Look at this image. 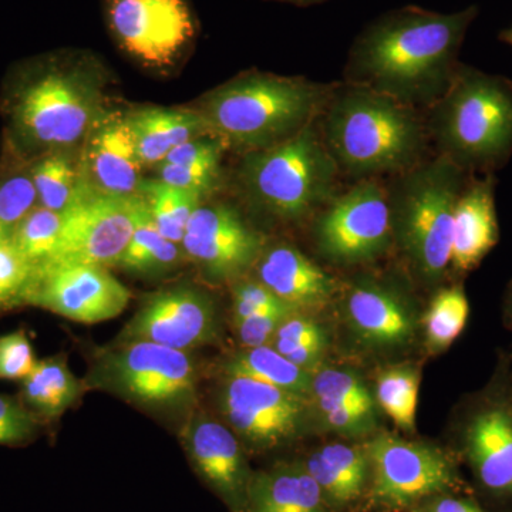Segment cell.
<instances>
[{
    "label": "cell",
    "instance_id": "obj_32",
    "mask_svg": "<svg viewBox=\"0 0 512 512\" xmlns=\"http://www.w3.org/2000/svg\"><path fill=\"white\" fill-rule=\"evenodd\" d=\"M187 261L181 244H175L158 231L148 208L138 222L117 268L140 278H164Z\"/></svg>",
    "mask_w": 512,
    "mask_h": 512
},
{
    "label": "cell",
    "instance_id": "obj_16",
    "mask_svg": "<svg viewBox=\"0 0 512 512\" xmlns=\"http://www.w3.org/2000/svg\"><path fill=\"white\" fill-rule=\"evenodd\" d=\"M266 244L265 235L237 208L225 202H202L188 222L181 247L205 281L231 285L254 271Z\"/></svg>",
    "mask_w": 512,
    "mask_h": 512
},
{
    "label": "cell",
    "instance_id": "obj_23",
    "mask_svg": "<svg viewBox=\"0 0 512 512\" xmlns=\"http://www.w3.org/2000/svg\"><path fill=\"white\" fill-rule=\"evenodd\" d=\"M495 174L470 175L458 197L451 239V281L476 271L500 242Z\"/></svg>",
    "mask_w": 512,
    "mask_h": 512
},
{
    "label": "cell",
    "instance_id": "obj_25",
    "mask_svg": "<svg viewBox=\"0 0 512 512\" xmlns=\"http://www.w3.org/2000/svg\"><path fill=\"white\" fill-rule=\"evenodd\" d=\"M244 512L333 511L298 456L254 471Z\"/></svg>",
    "mask_w": 512,
    "mask_h": 512
},
{
    "label": "cell",
    "instance_id": "obj_19",
    "mask_svg": "<svg viewBox=\"0 0 512 512\" xmlns=\"http://www.w3.org/2000/svg\"><path fill=\"white\" fill-rule=\"evenodd\" d=\"M181 444L201 483L228 512H244L255 468L234 431L211 414L192 413L181 431Z\"/></svg>",
    "mask_w": 512,
    "mask_h": 512
},
{
    "label": "cell",
    "instance_id": "obj_13",
    "mask_svg": "<svg viewBox=\"0 0 512 512\" xmlns=\"http://www.w3.org/2000/svg\"><path fill=\"white\" fill-rule=\"evenodd\" d=\"M311 232L313 247L330 265L375 264L393 249L387 188L377 178L359 180L312 218Z\"/></svg>",
    "mask_w": 512,
    "mask_h": 512
},
{
    "label": "cell",
    "instance_id": "obj_24",
    "mask_svg": "<svg viewBox=\"0 0 512 512\" xmlns=\"http://www.w3.org/2000/svg\"><path fill=\"white\" fill-rule=\"evenodd\" d=\"M333 512H363L372 463L365 441L329 440L299 456Z\"/></svg>",
    "mask_w": 512,
    "mask_h": 512
},
{
    "label": "cell",
    "instance_id": "obj_21",
    "mask_svg": "<svg viewBox=\"0 0 512 512\" xmlns=\"http://www.w3.org/2000/svg\"><path fill=\"white\" fill-rule=\"evenodd\" d=\"M80 180L87 191L110 197L138 195L144 167L124 113L109 110L97 120L79 150Z\"/></svg>",
    "mask_w": 512,
    "mask_h": 512
},
{
    "label": "cell",
    "instance_id": "obj_14",
    "mask_svg": "<svg viewBox=\"0 0 512 512\" xmlns=\"http://www.w3.org/2000/svg\"><path fill=\"white\" fill-rule=\"evenodd\" d=\"M146 210L141 195L110 197L93 194L82 185L79 197L63 214L55 251L36 268L52 265L117 268Z\"/></svg>",
    "mask_w": 512,
    "mask_h": 512
},
{
    "label": "cell",
    "instance_id": "obj_4",
    "mask_svg": "<svg viewBox=\"0 0 512 512\" xmlns=\"http://www.w3.org/2000/svg\"><path fill=\"white\" fill-rule=\"evenodd\" d=\"M330 306L333 349L346 362L376 367L421 350L424 303L406 268L357 272Z\"/></svg>",
    "mask_w": 512,
    "mask_h": 512
},
{
    "label": "cell",
    "instance_id": "obj_48",
    "mask_svg": "<svg viewBox=\"0 0 512 512\" xmlns=\"http://www.w3.org/2000/svg\"><path fill=\"white\" fill-rule=\"evenodd\" d=\"M3 303L2 293H0V305Z\"/></svg>",
    "mask_w": 512,
    "mask_h": 512
},
{
    "label": "cell",
    "instance_id": "obj_6",
    "mask_svg": "<svg viewBox=\"0 0 512 512\" xmlns=\"http://www.w3.org/2000/svg\"><path fill=\"white\" fill-rule=\"evenodd\" d=\"M424 121L437 156L467 174H495L512 157V82L460 63Z\"/></svg>",
    "mask_w": 512,
    "mask_h": 512
},
{
    "label": "cell",
    "instance_id": "obj_7",
    "mask_svg": "<svg viewBox=\"0 0 512 512\" xmlns=\"http://www.w3.org/2000/svg\"><path fill=\"white\" fill-rule=\"evenodd\" d=\"M103 66L87 53L53 57L15 97L13 124L28 146L42 151L80 150L84 138L109 111Z\"/></svg>",
    "mask_w": 512,
    "mask_h": 512
},
{
    "label": "cell",
    "instance_id": "obj_40",
    "mask_svg": "<svg viewBox=\"0 0 512 512\" xmlns=\"http://www.w3.org/2000/svg\"><path fill=\"white\" fill-rule=\"evenodd\" d=\"M35 266L10 241L0 242V293L3 303L19 302L28 288Z\"/></svg>",
    "mask_w": 512,
    "mask_h": 512
},
{
    "label": "cell",
    "instance_id": "obj_29",
    "mask_svg": "<svg viewBox=\"0 0 512 512\" xmlns=\"http://www.w3.org/2000/svg\"><path fill=\"white\" fill-rule=\"evenodd\" d=\"M221 375L247 377L309 397L312 373L296 366L271 345L238 348L221 360Z\"/></svg>",
    "mask_w": 512,
    "mask_h": 512
},
{
    "label": "cell",
    "instance_id": "obj_38",
    "mask_svg": "<svg viewBox=\"0 0 512 512\" xmlns=\"http://www.w3.org/2000/svg\"><path fill=\"white\" fill-rule=\"evenodd\" d=\"M231 288V325L258 313L288 305L269 291L254 275H247L229 285Z\"/></svg>",
    "mask_w": 512,
    "mask_h": 512
},
{
    "label": "cell",
    "instance_id": "obj_43",
    "mask_svg": "<svg viewBox=\"0 0 512 512\" xmlns=\"http://www.w3.org/2000/svg\"><path fill=\"white\" fill-rule=\"evenodd\" d=\"M410 512H490L473 494L443 493L431 495Z\"/></svg>",
    "mask_w": 512,
    "mask_h": 512
},
{
    "label": "cell",
    "instance_id": "obj_2",
    "mask_svg": "<svg viewBox=\"0 0 512 512\" xmlns=\"http://www.w3.org/2000/svg\"><path fill=\"white\" fill-rule=\"evenodd\" d=\"M319 127L339 173L357 180L402 174L426 160L430 146L420 110L348 82L333 86Z\"/></svg>",
    "mask_w": 512,
    "mask_h": 512
},
{
    "label": "cell",
    "instance_id": "obj_12",
    "mask_svg": "<svg viewBox=\"0 0 512 512\" xmlns=\"http://www.w3.org/2000/svg\"><path fill=\"white\" fill-rule=\"evenodd\" d=\"M215 399L220 419L249 457L268 456L320 434L311 400L301 394L247 377L221 375Z\"/></svg>",
    "mask_w": 512,
    "mask_h": 512
},
{
    "label": "cell",
    "instance_id": "obj_20",
    "mask_svg": "<svg viewBox=\"0 0 512 512\" xmlns=\"http://www.w3.org/2000/svg\"><path fill=\"white\" fill-rule=\"evenodd\" d=\"M311 373L309 400L320 434L365 441L384 429L383 413L362 367L342 359L339 362L328 359Z\"/></svg>",
    "mask_w": 512,
    "mask_h": 512
},
{
    "label": "cell",
    "instance_id": "obj_45",
    "mask_svg": "<svg viewBox=\"0 0 512 512\" xmlns=\"http://www.w3.org/2000/svg\"><path fill=\"white\" fill-rule=\"evenodd\" d=\"M276 2L292 3V5L309 6L315 3L325 2V0H276Z\"/></svg>",
    "mask_w": 512,
    "mask_h": 512
},
{
    "label": "cell",
    "instance_id": "obj_10",
    "mask_svg": "<svg viewBox=\"0 0 512 512\" xmlns=\"http://www.w3.org/2000/svg\"><path fill=\"white\" fill-rule=\"evenodd\" d=\"M365 443L372 478L363 512H410L431 495L473 494L460 461L444 443L386 429Z\"/></svg>",
    "mask_w": 512,
    "mask_h": 512
},
{
    "label": "cell",
    "instance_id": "obj_27",
    "mask_svg": "<svg viewBox=\"0 0 512 512\" xmlns=\"http://www.w3.org/2000/svg\"><path fill=\"white\" fill-rule=\"evenodd\" d=\"M369 379L383 416L389 417L404 436H416L417 404L423 380L420 360L409 357L373 367Z\"/></svg>",
    "mask_w": 512,
    "mask_h": 512
},
{
    "label": "cell",
    "instance_id": "obj_5",
    "mask_svg": "<svg viewBox=\"0 0 512 512\" xmlns=\"http://www.w3.org/2000/svg\"><path fill=\"white\" fill-rule=\"evenodd\" d=\"M471 174L436 156L394 175L387 188L393 249L417 286L451 282L454 211Z\"/></svg>",
    "mask_w": 512,
    "mask_h": 512
},
{
    "label": "cell",
    "instance_id": "obj_42",
    "mask_svg": "<svg viewBox=\"0 0 512 512\" xmlns=\"http://www.w3.org/2000/svg\"><path fill=\"white\" fill-rule=\"evenodd\" d=\"M37 416L12 397L0 394V444H20L36 433Z\"/></svg>",
    "mask_w": 512,
    "mask_h": 512
},
{
    "label": "cell",
    "instance_id": "obj_18",
    "mask_svg": "<svg viewBox=\"0 0 512 512\" xmlns=\"http://www.w3.org/2000/svg\"><path fill=\"white\" fill-rule=\"evenodd\" d=\"M130 301V289L96 265L40 266L19 299L84 325L117 318Z\"/></svg>",
    "mask_w": 512,
    "mask_h": 512
},
{
    "label": "cell",
    "instance_id": "obj_17",
    "mask_svg": "<svg viewBox=\"0 0 512 512\" xmlns=\"http://www.w3.org/2000/svg\"><path fill=\"white\" fill-rule=\"evenodd\" d=\"M222 336L220 308L210 293L178 285L148 295L117 343L153 342L191 352L215 345Z\"/></svg>",
    "mask_w": 512,
    "mask_h": 512
},
{
    "label": "cell",
    "instance_id": "obj_47",
    "mask_svg": "<svg viewBox=\"0 0 512 512\" xmlns=\"http://www.w3.org/2000/svg\"><path fill=\"white\" fill-rule=\"evenodd\" d=\"M510 376H511V383H512V352H510Z\"/></svg>",
    "mask_w": 512,
    "mask_h": 512
},
{
    "label": "cell",
    "instance_id": "obj_11",
    "mask_svg": "<svg viewBox=\"0 0 512 512\" xmlns=\"http://www.w3.org/2000/svg\"><path fill=\"white\" fill-rule=\"evenodd\" d=\"M84 382L146 409L181 410L197 402L200 367L191 352L116 342L101 350Z\"/></svg>",
    "mask_w": 512,
    "mask_h": 512
},
{
    "label": "cell",
    "instance_id": "obj_36",
    "mask_svg": "<svg viewBox=\"0 0 512 512\" xmlns=\"http://www.w3.org/2000/svg\"><path fill=\"white\" fill-rule=\"evenodd\" d=\"M37 205L30 170L16 171L3 178L0 181V242L8 241L23 218Z\"/></svg>",
    "mask_w": 512,
    "mask_h": 512
},
{
    "label": "cell",
    "instance_id": "obj_35",
    "mask_svg": "<svg viewBox=\"0 0 512 512\" xmlns=\"http://www.w3.org/2000/svg\"><path fill=\"white\" fill-rule=\"evenodd\" d=\"M62 224L63 214L37 205L10 235V244L36 268L55 251Z\"/></svg>",
    "mask_w": 512,
    "mask_h": 512
},
{
    "label": "cell",
    "instance_id": "obj_34",
    "mask_svg": "<svg viewBox=\"0 0 512 512\" xmlns=\"http://www.w3.org/2000/svg\"><path fill=\"white\" fill-rule=\"evenodd\" d=\"M138 195L146 201L158 231L175 244L183 242L188 222L205 200L197 192L165 184L157 178H144Z\"/></svg>",
    "mask_w": 512,
    "mask_h": 512
},
{
    "label": "cell",
    "instance_id": "obj_9",
    "mask_svg": "<svg viewBox=\"0 0 512 512\" xmlns=\"http://www.w3.org/2000/svg\"><path fill=\"white\" fill-rule=\"evenodd\" d=\"M339 174L318 120L284 143L244 154L238 181L256 211L298 224L315 217L335 197Z\"/></svg>",
    "mask_w": 512,
    "mask_h": 512
},
{
    "label": "cell",
    "instance_id": "obj_41",
    "mask_svg": "<svg viewBox=\"0 0 512 512\" xmlns=\"http://www.w3.org/2000/svg\"><path fill=\"white\" fill-rule=\"evenodd\" d=\"M36 365L35 350L23 330L0 336V379L25 380Z\"/></svg>",
    "mask_w": 512,
    "mask_h": 512
},
{
    "label": "cell",
    "instance_id": "obj_22",
    "mask_svg": "<svg viewBox=\"0 0 512 512\" xmlns=\"http://www.w3.org/2000/svg\"><path fill=\"white\" fill-rule=\"evenodd\" d=\"M254 275L281 301L296 311L320 313L335 301L340 284L322 266L291 244H266Z\"/></svg>",
    "mask_w": 512,
    "mask_h": 512
},
{
    "label": "cell",
    "instance_id": "obj_8",
    "mask_svg": "<svg viewBox=\"0 0 512 512\" xmlns=\"http://www.w3.org/2000/svg\"><path fill=\"white\" fill-rule=\"evenodd\" d=\"M444 444L466 467L474 497L490 512H512V383L507 350L490 379L464 394L448 417Z\"/></svg>",
    "mask_w": 512,
    "mask_h": 512
},
{
    "label": "cell",
    "instance_id": "obj_44",
    "mask_svg": "<svg viewBox=\"0 0 512 512\" xmlns=\"http://www.w3.org/2000/svg\"><path fill=\"white\" fill-rule=\"evenodd\" d=\"M503 325L512 333V279L505 288L503 298Z\"/></svg>",
    "mask_w": 512,
    "mask_h": 512
},
{
    "label": "cell",
    "instance_id": "obj_30",
    "mask_svg": "<svg viewBox=\"0 0 512 512\" xmlns=\"http://www.w3.org/2000/svg\"><path fill=\"white\" fill-rule=\"evenodd\" d=\"M87 387L77 379L63 356L37 362L35 369L23 380L25 402L40 416L57 419L82 399Z\"/></svg>",
    "mask_w": 512,
    "mask_h": 512
},
{
    "label": "cell",
    "instance_id": "obj_3",
    "mask_svg": "<svg viewBox=\"0 0 512 512\" xmlns=\"http://www.w3.org/2000/svg\"><path fill=\"white\" fill-rule=\"evenodd\" d=\"M333 86L251 70L204 94L191 107L211 136L247 154L284 143L318 121Z\"/></svg>",
    "mask_w": 512,
    "mask_h": 512
},
{
    "label": "cell",
    "instance_id": "obj_1",
    "mask_svg": "<svg viewBox=\"0 0 512 512\" xmlns=\"http://www.w3.org/2000/svg\"><path fill=\"white\" fill-rule=\"evenodd\" d=\"M478 12L477 6L453 13L404 6L384 13L353 42L343 82L426 111L453 82Z\"/></svg>",
    "mask_w": 512,
    "mask_h": 512
},
{
    "label": "cell",
    "instance_id": "obj_46",
    "mask_svg": "<svg viewBox=\"0 0 512 512\" xmlns=\"http://www.w3.org/2000/svg\"><path fill=\"white\" fill-rule=\"evenodd\" d=\"M501 42L507 43V45L512 46V26L510 28L503 30L500 33Z\"/></svg>",
    "mask_w": 512,
    "mask_h": 512
},
{
    "label": "cell",
    "instance_id": "obj_37",
    "mask_svg": "<svg viewBox=\"0 0 512 512\" xmlns=\"http://www.w3.org/2000/svg\"><path fill=\"white\" fill-rule=\"evenodd\" d=\"M222 161L195 164L161 163L154 167L157 180L184 190L194 191L207 198L221 183Z\"/></svg>",
    "mask_w": 512,
    "mask_h": 512
},
{
    "label": "cell",
    "instance_id": "obj_28",
    "mask_svg": "<svg viewBox=\"0 0 512 512\" xmlns=\"http://www.w3.org/2000/svg\"><path fill=\"white\" fill-rule=\"evenodd\" d=\"M470 319V301L463 282L451 281L434 289L421 316V352L444 355L460 338Z\"/></svg>",
    "mask_w": 512,
    "mask_h": 512
},
{
    "label": "cell",
    "instance_id": "obj_31",
    "mask_svg": "<svg viewBox=\"0 0 512 512\" xmlns=\"http://www.w3.org/2000/svg\"><path fill=\"white\" fill-rule=\"evenodd\" d=\"M271 346L296 366L312 372L329 359L332 325L320 319L319 313L293 312L279 325Z\"/></svg>",
    "mask_w": 512,
    "mask_h": 512
},
{
    "label": "cell",
    "instance_id": "obj_39",
    "mask_svg": "<svg viewBox=\"0 0 512 512\" xmlns=\"http://www.w3.org/2000/svg\"><path fill=\"white\" fill-rule=\"evenodd\" d=\"M293 312H296V309L292 306L282 305L241 320V322L232 323L238 348L271 345L279 325Z\"/></svg>",
    "mask_w": 512,
    "mask_h": 512
},
{
    "label": "cell",
    "instance_id": "obj_33",
    "mask_svg": "<svg viewBox=\"0 0 512 512\" xmlns=\"http://www.w3.org/2000/svg\"><path fill=\"white\" fill-rule=\"evenodd\" d=\"M37 194V204L64 214L77 200L82 187L79 150L43 154L30 167Z\"/></svg>",
    "mask_w": 512,
    "mask_h": 512
},
{
    "label": "cell",
    "instance_id": "obj_26",
    "mask_svg": "<svg viewBox=\"0 0 512 512\" xmlns=\"http://www.w3.org/2000/svg\"><path fill=\"white\" fill-rule=\"evenodd\" d=\"M123 113L144 168L157 167L181 144L211 136L192 107H140Z\"/></svg>",
    "mask_w": 512,
    "mask_h": 512
},
{
    "label": "cell",
    "instance_id": "obj_15",
    "mask_svg": "<svg viewBox=\"0 0 512 512\" xmlns=\"http://www.w3.org/2000/svg\"><path fill=\"white\" fill-rule=\"evenodd\" d=\"M107 28L126 55L168 69L192 47L197 18L188 0H103Z\"/></svg>",
    "mask_w": 512,
    "mask_h": 512
}]
</instances>
